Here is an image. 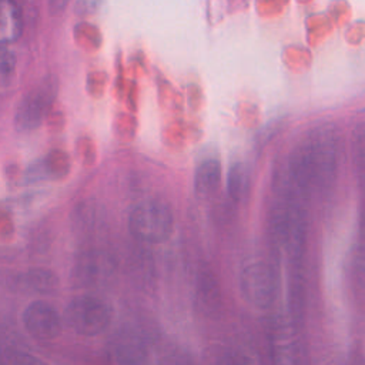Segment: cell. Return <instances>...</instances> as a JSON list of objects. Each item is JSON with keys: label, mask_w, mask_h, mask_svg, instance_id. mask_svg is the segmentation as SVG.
Here are the masks:
<instances>
[{"label": "cell", "mask_w": 365, "mask_h": 365, "mask_svg": "<svg viewBox=\"0 0 365 365\" xmlns=\"http://www.w3.org/2000/svg\"><path fill=\"white\" fill-rule=\"evenodd\" d=\"M341 150V133L334 123L307 130L281 164L275 178L284 198L295 201L297 195L327 188L335 180Z\"/></svg>", "instance_id": "1"}, {"label": "cell", "mask_w": 365, "mask_h": 365, "mask_svg": "<svg viewBox=\"0 0 365 365\" xmlns=\"http://www.w3.org/2000/svg\"><path fill=\"white\" fill-rule=\"evenodd\" d=\"M268 238L279 257L294 262L304 252L307 221L297 201L281 200L268 212Z\"/></svg>", "instance_id": "2"}, {"label": "cell", "mask_w": 365, "mask_h": 365, "mask_svg": "<svg viewBox=\"0 0 365 365\" xmlns=\"http://www.w3.org/2000/svg\"><path fill=\"white\" fill-rule=\"evenodd\" d=\"M128 228L134 238L145 244H160L170 238L174 217L170 207L157 200L137 204L128 218Z\"/></svg>", "instance_id": "3"}, {"label": "cell", "mask_w": 365, "mask_h": 365, "mask_svg": "<svg viewBox=\"0 0 365 365\" xmlns=\"http://www.w3.org/2000/svg\"><path fill=\"white\" fill-rule=\"evenodd\" d=\"M63 318L74 332L93 336L101 334L110 325L113 308L101 298L78 295L68 302Z\"/></svg>", "instance_id": "4"}, {"label": "cell", "mask_w": 365, "mask_h": 365, "mask_svg": "<svg viewBox=\"0 0 365 365\" xmlns=\"http://www.w3.org/2000/svg\"><path fill=\"white\" fill-rule=\"evenodd\" d=\"M240 285L248 304L258 309L269 308L278 295V275L267 262L248 264L240 275Z\"/></svg>", "instance_id": "5"}, {"label": "cell", "mask_w": 365, "mask_h": 365, "mask_svg": "<svg viewBox=\"0 0 365 365\" xmlns=\"http://www.w3.org/2000/svg\"><path fill=\"white\" fill-rule=\"evenodd\" d=\"M57 93L54 78H44L19 104L14 124L20 131H29L40 125Z\"/></svg>", "instance_id": "6"}, {"label": "cell", "mask_w": 365, "mask_h": 365, "mask_svg": "<svg viewBox=\"0 0 365 365\" xmlns=\"http://www.w3.org/2000/svg\"><path fill=\"white\" fill-rule=\"evenodd\" d=\"M271 365H302V342L291 324H278L269 335Z\"/></svg>", "instance_id": "7"}, {"label": "cell", "mask_w": 365, "mask_h": 365, "mask_svg": "<svg viewBox=\"0 0 365 365\" xmlns=\"http://www.w3.org/2000/svg\"><path fill=\"white\" fill-rule=\"evenodd\" d=\"M23 324L33 338L41 341L56 339L61 332L58 312L44 301H34L24 309Z\"/></svg>", "instance_id": "8"}, {"label": "cell", "mask_w": 365, "mask_h": 365, "mask_svg": "<svg viewBox=\"0 0 365 365\" xmlns=\"http://www.w3.org/2000/svg\"><path fill=\"white\" fill-rule=\"evenodd\" d=\"M197 302L200 311L207 317H217L222 308V294L221 285L208 268H202L198 271L197 277Z\"/></svg>", "instance_id": "9"}, {"label": "cell", "mask_w": 365, "mask_h": 365, "mask_svg": "<svg viewBox=\"0 0 365 365\" xmlns=\"http://www.w3.org/2000/svg\"><path fill=\"white\" fill-rule=\"evenodd\" d=\"M222 170L221 164L215 158H207L201 161L194 174V190L198 197H211L221 185Z\"/></svg>", "instance_id": "10"}, {"label": "cell", "mask_w": 365, "mask_h": 365, "mask_svg": "<svg viewBox=\"0 0 365 365\" xmlns=\"http://www.w3.org/2000/svg\"><path fill=\"white\" fill-rule=\"evenodd\" d=\"M21 31V16L14 1L0 0V44L13 41Z\"/></svg>", "instance_id": "11"}, {"label": "cell", "mask_w": 365, "mask_h": 365, "mask_svg": "<svg viewBox=\"0 0 365 365\" xmlns=\"http://www.w3.org/2000/svg\"><path fill=\"white\" fill-rule=\"evenodd\" d=\"M227 191L234 201H245L251 191V175L247 165L237 163L231 165L227 175Z\"/></svg>", "instance_id": "12"}, {"label": "cell", "mask_w": 365, "mask_h": 365, "mask_svg": "<svg viewBox=\"0 0 365 365\" xmlns=\"http://www.w3.org/2000/svg\"><path fill=\"white\" fill-rule=\"evenodd\" d=\"M352 158L361 181L365 184V121L355 125L351 138Z\"/></svg>", "instance_id": "13"}, {"label": "cell", "mask_w": 365, "mask_h": 365, "mask_svg": "<svg viewBox=\"0 0 365 365\" xmlns=\"http://www.w3.org/2000/svg\"><path fill=\"white\" fill-rule=\"evenodd\" d=\"M14 67H16V60L13 53L3 44H0V86H4L11 80Z\"/></svg>", "instance_id": "14"}, {"label": "cell", "mask_w": 365, "mask_h": 365, "mask_svg": "<svg viewBox=\"0 0 365 365\" xmlns=\"http://www.w3.org/2000/svg\"><path fill=\"white\" fill-rule=\"evenodd\" d=\"M29 281L33 288H40V289H51L56 285V278L53 277V274L41 269L31 271Z\"/></svg>", "instance_id": "15"}, {"label": "cell", "mask_w": 365, "mask_h": 365, "mask_svg": "<svg viewBox=\"0 0 365 365\" xmlns=\"http://www.w3.org/2000/svg\"><path fill=\"white\" fill-rule=\"evenodd\" d=\"M4 365H47L37 356L26 352H11L6 356Z\"/></svg>", "instance_id": "16"}, {"label": "cell", "mask_w": 365, "mask_h": 365, "mask_svg": "<svg viewBox=\"0 0 365 365\" xmlns=\"http://www.w3.org/2000/svg\"><path fill=\"white\" fill-rule=\"evenodd\" d=\"M3 1H14V0H3Z\"/></svg>", "instance_id": "17"}]
</instances>
